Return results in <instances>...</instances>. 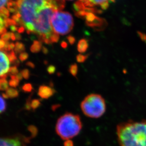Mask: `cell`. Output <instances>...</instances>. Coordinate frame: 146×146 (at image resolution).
Wrapping results in <instances>:
<instances>
[{"instance_id":"obj_1","label":"cell","mask_w":146,"mask_h":146,"mask_svg":"<svg viewBox=\"0 0 146 146\" xmlns=\"http://www.w3.org/2000/svg\"><path fill=\"white\" fill-rule=\"evenodd\" d=\"M65 1L60 0H14L10 26L19 33L26 30L42 42L50 44L58 42L59 35L54 31L51 18L56 11H62Z\"/></svg>"},{"instance_id":"obj_2","label":"cell","mask_w":146,"mask_h":146,"mask_svg":"<svg viewBox=\"0 0 146 146\" xmlns=\"http://www.w3.org/2000/svg\"><path fill=\"white\" fill-rule=\"evenodd\" d=\"M116 133L120 146H146V120L121 123Z\"/></svg>"},{"instance_id":"obj_3","label":"cell","mask_w":146,"mask_h":146,"mask_svg":"<svg viewBox=\"0 0 146 146\" xmlns=\"http://www.w3.org/2000/svg\"><path fill=\"white\" fill-rule=\"evenodd\" d=\"M82 128V123L80 116L70 112H66L58 119L56 131L61 139L68 141L76 136Z\"/></svg>"},{"instance_id":"obj_4","label":"cell","mask_w":146,"mask_h":146,"mask_svg":"<svg viewBox=\"0 0 146 146\" xmlns=\"http://www.w3.org/2000/svg\"><path fill=\"white\" fill-rule=\"evenodd\" d=\"M81 108L84 115L89 118H100L106 112V101L100 94H92L82 102Z\"/></svg>"},{"instance_id":"obj_5","label":"cell","mask_w":146,"mask_h":146,"mask_svg":"<svg viewBox=\"0 0 146 146\" xmlns=\"http://www.w3.org/2000/svg\"><path fill=\"white\" fill-rule=\"evenodd\" d=\"M115 0H78L74 5L76 14L83 18L88 13L99 14L106 10Z\"/></svg>"},{"instance_id":"obj_6","label":"cell","mask_w":146,"mask_h":146,"mask_svg":"<svg viewBox=\"0 0 146 146\" xmlns=\"http://www.w3.org/2000/svg\"><path fill=\"white\" fill-rule=\"evenodd\" d=\"M51 25L54 31L58 35L68 34L74 27V19L68 12L56 11L51 18Z\"/></svg>"},{"instance_id":"obj_7","label":"cell","mask_w":146,"mask_h":146,"mask_svg":"<svg viewBox=\"0 0 146 146\" xmlns=\"http://www.w3.org/2000/svg\"><path fill=\"white\" fill-rule=\"evenodd\" d=\"M0 146H27L24 138L19 137L0 138Z\"/></svg>"},{"instance_id":"obj_8","label":"cell","mask_w":146,"mask_h":146,"mask_svg":"<svg viewBox=\"0 0 146 146\" xmlns=\"http://www.w3.org/2000/svg\"><path fill=\"white\" fill-rule=\"evenodd\" d=\"M14 0H0V16L4 18H10Z\"/></svg>"},{"instance_id":"obj_9","label":"cell","mask_w":146,"mask_h":146,"mask_svg":"<svg viewBox=\"0 0 146 146\" xmlns=\"http://www.w3.org/2000/svg\"><path fill=\"white\" fill-rule=\"evenodd\" d=\"M10 59L4 52L0 51V77L4 76V75L9 71Z\"/></svg>"},{"instance_id":"obj_10","label":"cell","mask_w":146,"mask_h":146,"mask_svg":"<svg viewBox=\"0 0 146 146\" xmlns=\"http://www.w3.org/2000/svg\"><path fill=\"white\" fill-rule=\"evenodd\" d=\"M55 92V89L51 86L43 85L39 87L38 94L41 98L47 99L53 96Z\"/></svg>"},{"instance_id":"obj_11","label":"cell","mask_w":146,"mask_h":146,"mask_svg":"<svg viewBox=\"0 0 146 146\" xmlns=\"http://www.w3.org/2000/svg\"><path fill=\"white\" fill-rule=\"evenodd\" d=\"M88 47V42L87 39L85 38L80 39L77 44V50L81 53L86 52Z\"/></svg>"},{"instance_id":"obj_12","label":"cell","mask_w":146,"mask_h":146,"mask_svg":"<svg viewBox=\"0 0 146 146\" xmlns=\"http://www.w3.org/2000/svg\"><path fill=\"white\" fill-rule=\"evenodd\" d=\"M30 100L31 99H29L26 104L25 108L28 110H30L31 109L35 110L40 106V100L39 99H34L31 102Z\"/></svg>"},{"instance_id":"obj_13","label":"cell","mask_w":146,"mask_h":146,"mask_svg":"<svg viewBox=\"0 0 146 146\" xmlns=\"http://www.w3.org/2000/svg\"><path fill=\"white\" fill-rule=\"evenodd\" d=\"M19 96V92L15 89L13 88H8L7 89L5 94H3V97L4 98H13L18 97Z\"/></svg>"},{"instance_id":"obj_14","label":"cell","mask_w":146,"mask_h":146,"mask_svg":"<svg viewBox=\"0 0 146 146\" xmlns=\"http://www.w3.org/2000/svg\"><path fill=\"white\" fill-rule=\"evenodd\" d=\"M9 19L4 18L0 16V35H3L6 33V28L8 27Z\"/></svg>"},{"instance_id":"obj_15","label":"cell","mask_w":146,"mask_h":146,"mask_svg":"<svg viewBox=\"0 0 146 146\" xmlns=\"http://www.w3.org/2000/svg\"><path fill=\"white\" fill-rule=\"evenodd\" d=\"M42 43L39 41L35 40L31 48V50L33 53H38L42 48Z\"/></svg>"},{"instance_id":"obj_16","label":"cell","mask_w":146,"mask_h":146,"mask_svg":"<svg viewBox=\"0 0 146 146\" xmlns=\"http://www.w3.org/2000/svg\"><path fill=\"white\" fill-rule=\"evenodd\" d=\"M9 84L6 80L5 76L1 77V78H0V91L7 90L9 88Z\"/></svg>"},{"instance_id":"obj_17","label":"cell","mask_w":146,"mask_h":146,"mask_svg":"<svg viewBox=\"0 0 146 146\" xmlns=\"http://www.w3.org/2000/svg\"><path fill=\"white\" fill-rule=\"evenodd\" d=\"M69 72L74 77H76L78 73V66L76 64H73L69 66Z\"/></svg>"},{"instance_id":"obj_18","label":"cell","mask_w":146,"mask_h":146,"mask_svg":"<svg viewBox=\"0 0 146 146\" xmlns=\"http://www.w3.org/2000/svg\"><path fill=\"white\" fill-rule=\"evenodd\" d=\"M20 80L17 78L16 76H11V79L9 81V85L13 87H16L18 86Z\"/></svg>"},{"instance_id":"obj_19","label":"cell","mask_w":146,"mask_h":146,"mask_svg":"<svg viewBox=\"0 0 146 146\" xmlns=\"http://www.w3.org/2000/svg\"><path fill=\"white\" fill-rule=\"evenodd\" d=\"M25 50L24 45L21 43L17 42L15 45V51L16 53H20Z\"/></svg>"},{"instance_id":"obj_20","label":"cell","mask_w":146,"mask_h":146,"mask_svg":"<svg viewBox=\"0 0 146 146\" xmlns=\"http://www.w3.org/2000/svg\"><path fill=\"white\" fill-rule=\"evenodd\" d=\"M6 109V104L4 99L0 96V114L2 113L5 111Z\"/></svg>"},{"instance_id":"obj_21","label":"cell","mask_w":146,"mask_h":146,"mask_svg":"<svg viewBox=\"0 0 146 146\" xmlns=\"http://www.w3.org/2000/svg\"><path fill=\"white\" fill-rule=\"evenodd\" d=\"M88 54L83 55V54H80L76 56V60L79 63H83L86 61L87 58H88Z\"/></svg>"},{"instance_id":"obj_22","label":"cell","mask_w":146,"mask_h":146,"mask_svg":"<svg viewBox=\"0 0 146 146\" xmlns=\"http://www.w3.org/2000/svg\"><path fill=\"white\" fill-rule=\"evenodd\" d=\"M22 90L25 92H31L33 90V86L31 84H25L23 86Z\"/></svg>"},{"instance_id":"obj_23","label":"cell","mask_w":146,"mask_h":146,"mask_svg":"<svg viewBox=\"0 0 146 146\" xmlns=\"http://www.w3.org/2000/svg\"><path fill=\"white\" fill-rule=\"evenodd\" d=\"M28 54L26 53V52L21 53L20 54V56H19V58H20V60L21 61V62H23L24 61L26 60L28 58Z\"/></svg>"},{"instance_id":"obj_24","label":"cell","mask_w":146,"mask_h":146,"mask_svg":"<svg viewBox=\"0 0 146 146\" xmlns=\"http://www.w3.org/2000/svg\"><path fill=\"white\" fill-rule=\"evenodd\" d=\"M21 74L24 78L28 79L30 76V72L28 69H24L21 72Z\"/></svg>"},{"instance_id":"obj_25","label":"cell","mask_w":146,"mask_h":146,"mask_svg":"<svg viewBox=\"0 0 146 146\" xmlns=\"http://www.w3.org/2000/svg\"><path fill=\"white\" fill-rule=\"evenodd\" d=\"M9 72L10 73V74H12L13 76L19 73L18 70L16 66H13L10 68Z\"/></svg>"},{"instance_id":"obj_26","label":"cell","mask_w":146,"mask_h":146,"mask_svg":"<svg viewBox=\"0 0 146 146\" xmlns=\"http://www.w3.org/2000/svg\"><path fill=\"white\" fill-rule=\"evenodd\" d=\"M68 42L71 45H73L76 42V39L74 36H69L67 38Z\"/></svg>"},{"instance_id":"obj_27","label":"cell","mask_w":146,"mask_h":146,"mask_svg":"<svg viewBox=\"0 0 146 146\" xmlns=\"http://www.w3.org/2000/svg\"><path fill=\"white\" fill-rule=\"evenodd\" d=\"M47 70H48V72L49 74H52L55 72L56 68H55V66H50L48 67Z\"/></svg>"},{"instance_id":"obj_28","label":"cell","mask_w":146,"mask_h":146,"mask_svg":"<svg viewBox=\"0 0 146 146\" xmlns=\"http://www.w3.org/2000/svg\"><path fill=\"white\" fill-rule=\"evenodd\" d=\"M64 145L65 146H73V143L70 140H68L65 141Z\"/></svg>"},{"instance_id":"obj_29","label":"cell","mask_w":146,"mask_h":146,"mask_svg":"<svg viewBox=\"0 0 146 146\" xmlns=\"http://www.w3.org/2000/svg\"><path fill=\"white\" fill-rule=\"evenodd\" d=\"M6 44V42L3 39H0V49L4 48Z\"/></svg>"},{"instance_id":"obj_30","label":"cell","mask_w":146,"mask_h":146,"mask_svg":"<svg viewBox=\"0 0 146 146\" xmlns=\"http://www.w3.org/2000/svg\"><path fill=\"white\" fill-rule=\"evenodd\" d=\"M26 65L28 66H30V67H31L32 68H34L35 67V65H34V64L32 63L31 62H28L27 63H26Z\"/></svg>"},{"instance_id":"obj_31","label":"cell","mask_w":146,"mask_h":146,"mask_svg":"<svg viewBox=\"0 0 146 146\" xmlns=\"http://www.w3.org/2000/svg\"><path fill=\"white\" fill-rule=\"evenodd\" d=\"M61 46L63 48H66L68 46V44L66 43V42L63 41L61 43Z\"/></svg>"},{"instance_id":"obj_32","label":"cell","mask_w":146,"mask_h":146,"mask_svg":"<svg viewBox=\"0 0 146 146\" xmlns=\"http://www.w3.org/2000/svg\"><path fill=\"white\" fill-rule=\"evenodd\" d=\"M43 51L44 53L46 54L47 52H48V49L45 47H43Z\"/></svg>"},{"instance_id":"obj_33","label":"cell","mask_w":146,"mask_h":146,"mask_svg":"<svg viewBox=\"0 0 146 146\" xmlns=\"http://www.w3.org/2000/svg\"><path fill=\"white\" fill-rule=\"evenodd\" d=\"M60 1H65H65H66V0H60ZM66 1H73V0H66Z\"/></svg>"}]
</instances>
